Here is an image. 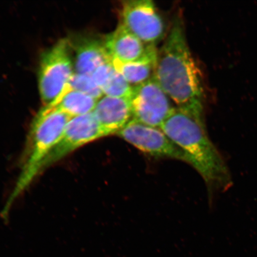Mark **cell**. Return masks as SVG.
<instances>
[{
    "mask_svg": "<svg viewBox=\"0 0 257 257\" xmlns=\"http://www.w3.org/2000/svg\"><path fill=\"white\" fill-rule=\"evenodd\" d=\"M98 100L68 85L60 97L50 104L71 117L90 113L94 111Z\"/></svg>",
    "mask_w": 257,
    "mask_h": 257,
    "instance_id": "cell-13",
    "label": "cell"
},
{
    "mask_svg": "<svg viewBox=\"0 0 257 257\" xmlns=\"http://www.w3.org/2000/svg\"><path fill=\"white\" fill-rule=\"evenodd\" d=\"M71 117L52 105H45L34 118L22 156L21 173L2 216H8L13 204L40 174L42 163L62 138Z\"/></svg>",
    "mask_w": 257,
    "mask_h": 257,
    "instance_id": "cell-3",
    "label": "cell"
},
{
    "mask_svg": "<svg viewBox=\"0 0 257 257\" xmlns=\"http://www.w3.org/2000/svg\"><path fill=\"white\" fill-rule=\"evenodd\" d=\"M70 43L62 39L42 54L39 69V89L45 105L52 104L69 85L73 75Z\"/></svg>",
    "mask_w": 257,
    "mask_h": 257,
    "instance_id": "cell-4",
    "label": "cell"
},
{
    "mask_svg": "<svg viewBox=\"0 0 257 257\" xmlns=\"http://www.w3.org/2000/svg\"><path fill=\"white\" fill-rule=\"evenodd\" d=\"M115 72L114 67L110 61L99 66L92 74L91 77L96 85L102 89Z\"/></svg>",
    "mask_w": 257,
    "mask_h": 257,
    "instance_id": "cell-16",
    "label": "cell"
},
{
    "mask_svg": "<svg viewBox=\"0 0 257 257\" xmlns=\"http://www.w3.org/2000/svg\"><path fill=\"white\" fill-rule=\"evenodd\" d=\"M104 42L110 60L122 62L141 59L146 55L150 45L144 43L120 23L113 32L106 35Z\"/></svg>",
    "mask_w": 257,
    "mask_h": 257,
    "instance_id": "cell-10",
    "label": "cell"
},
{
    "mask_svg": "<svg viewBox=\"0 0 257 257\" xmlns=\"http://www.w3.org/2000/svg\"><path fill=\"white\" fill-rule=\"evenodd\" d=\"M92 112L107 136L117 134L133 119L130 98L104 95Z\"/></svg>",
    "mask_w": 257,
    "mask_h": 257,
    "instance_id": "cell-9",
    "label": "cell"
},
{
    "mask_svg": "<svg viewBox=\"0 0 257 257\" xmlns=\"http://www.w3.org/2000/svg\"><path fill=\"white\" fill-rule=\"evenodd\" d=\"M105 137L92 112L71 118L62 138L42 163L40 173L80 147Z\"/></svg>",
    "mask_w": 257,
    "mask_h": 257,
    "instance_id": "cell-8",
    "label": "cell"
},
{
    "mask_svg": "<svg viewBox=\"0 0 257 257\" xmlns=\"http://www.w3.org/2000/svg\"><path fill=\"white\" fill-rule=\"evenodd\" d=\"M120 16V23L144 43L156 45L165 36V22L150 0L122 2Z\"/></svg>",
    "mask_w": 257,
    "mask_h": 257,
    "instance_id": "cell-7",
    "label": "cell"
},
{
    "mask_svg": "<svg viewBox=\"0 0 257 257\" xmlns=\"http://www.w3.org/2000/svg\"><path fill=\"white\" fill-rule=\"evenodd\" d=\"M137 149L156 158L182 161L192 166L190 157L164 133L155 127L132 119L116 134Z\"/></svg>",
    "mask_w": 257,
    "mask_h": 257,
    "instance_id": "cell-5",
    "label": "cell"
},
{
    "mask_svg": "<svg viewBox=\"0 0 257 257\" xmlns=\"http://www.w3.org/2000/svg\"><path fill=\"white\" fill-rule=\"evenodd\" d=\"M184 22L177 16L158 51L155 77L177 107L203 118L202 75L186 41Z\"/></svg>",
    "mask_w": 257,
    "mask_h": 257,
    "instance_id": "cell-1",
    "label": "cell"
},
{
    "mask_svg": "<svg viewBox=\"0 0 257 257\" xmlns=\"http://www.w3.org/2000/svg\"><path fill=\"white\" fill-rule=\"evenodd\" d=\"M74 48L76 73L91 76L99 66L111 61L104 40L94 37L80 38Z\"/></svg>",
    "mask_w": 257,
    "mask_h": 257,
    "instance_id": "cell-11",
    "label": "cell"
},
{
    "mask_svg": "<svg viewBox=\"0 0 257 257\" xmlns=\"http://www.w3.org/2000/svg\"><path fill=\"white\" fill-rule=\"evenodd\" d=\"M170 99L155 77L134 86L130 98L133 119L160 128L175 108Z\"/></svg>",
    "mask_w": 257,
    "mask_h": 257,
    "instance_id": "cell-6",
    "label": "cell"
},
{
    "mask_svg": "<svg viewBox=\"0 0 257 257\" xmlns=\"http://www.w3.org/2000/svg\"><path fill=\"white\" fill-rule=\"evenodd\" d=\"M104 95L115 98H130L133 94V86L116 70L102 88Z\"/></svg>",
    "mask_w": 257,
    "mask_h": 257,
    "instance_id": "cell-14",
    "label": "cell"
},
{
    "mask_svg": "<svg viewBox=\"0 0 257 257\" xmlns=\"http://www.w3.org/2000/svg\"><path fill=\"white\" fill-rule=\"evenodd\" d=\"M69 86L72 89L91 96L97 100L104 95L101 88L96 85L90 75L74 73Z\"/></svg>",
    "mask_w": 257,
    "mask_h": 257,
    "instance_id": "cell-15",
    "label": "cell"
},
{
    "mask_svg": "<svg viewBox=\"0 0 257 257\" xmlns=\"http://www.w3.org/2000/svg\"><path fill=\"white\" fill-rule=\"evenodd\" d=\"M160 128L190 157L209 192H223L232 187L230 170L209 138L203 118L176 107Z\"/></svg>",
    "mask_w": 257,
    "mask_h": 257,
    "instance_id": "cell-2",
    "label": "cell"
},
{
    "mask_svg": "<svg viewBox=\"0 0 257 257\" xmlns=\"http://www.w3.org/2000/svg\"><path fill=\"white\" fill-rule=\"evenodd\" d=\"M158 50L156 45L150 44L146 55L131 62H122L111 59L116 71L134 87L148 81L155 75Z\"/></svg>",
    "mask_w": 257,
    "mask_h": 257,
    "instance_id": "cell-12",
    "label": "cell"
}]
</instances>
